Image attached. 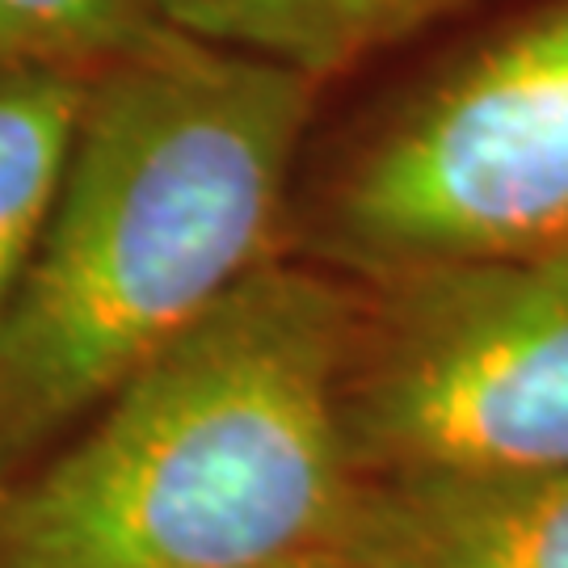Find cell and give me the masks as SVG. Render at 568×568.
<instances>
[{
	"mask_svg": "<svg viewBox=\"0 0 568 568\" xmlns=\"http://www.w3.org/2000/svg\"><path fill=\"white\" fill-rule=\"evenodd\" d=\"M316 81L169 30L93 72L72 164L0 312V471L274 262Z\"/></svg>",
	"mask_w": 568,
	"mask_h": 568,
	"instance_id": "cell-1",
	"label": "cell"
},
{
	"mask_svg": "<svg viewBox=\"0 0 568 568\" xmlns=\"http://www.w3.org/2000/svg\"><path fill=\"white\" fill-rule=\"evenodd\" d=\"M354 283L283 257L164 345L84 434L0 485V568H270L337 548Z\"/></svg>",
	"mask_w": 568,
	"mask_h": 568,
	"instance_id": "cell-2",
	"label": "cell"
},
{
	"mask_svg": "<svg viewBox=\"0 0 568 568\" xmlns=\"http://www.w3.org/2000/svg\"><path fill=\"white\" fill-rule=\"evenodd\" d=\"M568 248V0L497 30L333 173L316 253L349 278Z\"/></svg>",
	"mask_w": 568,
	"mask_h": 568,
	"instance_id": "cell-3",
	"label": "cell"
},
{
	"mask_svg": "<svg viewBox=\"0 0 568 568\" xmlns=\"http://www.w3.org/2000/svg\"><path fill=\"white\" fill-rule=\"evenodd\" d=\"M342 426L358 476L568 467V248L354 283Z\"/></svg>",
	"mask_w": 568,
	"mask_h": 568,
	"instance_id": "cell-4",
	"label": "cell"
},
{
	"mask_svg": "<svg viewBox=\"0 0 568 568\" xmlns=\"http://www.w3.org/2000/svg\"><path fill=\"white\" fill-rule=\"evenodd\" d=\"M333 551L363 568H568V467L363 476Z\"/></svg>",
	"mask_w": 568,
	"mask_h": 568,
	"instance_id": "cell-5",
	"label": "cell"
},
{
	"mask_svg": "<svg viewBox=\"0 0 568 568\" xmlns=\"http://www.w3.org/2000/svg\"><path fill=\"white\" fill-rule=\"evenodd\" d=\"M459 4L467 0H173L164 18L194 39L262 55L321 84Z\"/></svg>",
	"mask_w": 568,
	"mask_h": 568,
	"instance_id": "cell-6",
	"label": "cell"
},
{
	"mask_svg": "<svg viewBox=\"0 0 568 568\" xmlns=\"http://www.w3.org/2000/svg\"><path fill=\"white\" fill-rule=\"evenodd\" d=\"M93 72L0 60V312L9 307L72 164Z\"/></svg>",
	"mask_w": 568,
	"mask_h": 568,
	"instance_id": "cell-7",
	"label": "cell"
},
{
	"mask_svg": "<svg viewBox=\"0 0 568 568\" xmlns=\"http://www.w3.org/2000/svg\"><path fill=\"white\" fill-rule=\"evenodd\" d=\"M169 30L161 0H0V60L102 72Z\"/></svg>",
	"mask_w": 568,
	"mask_h": 568,
	"instance_id": "cell-8",
	"label": "cell"
},
{
	"mask_svg": "<svg viewBox=\"0 0 568 568\" xmlns=\"http://www.w3.org/2000/svg\"><path fill=\"white\" fill-rule=\"evenodd\" d=\"M270 568H363L358 560H349L342 551H307V556H295V560H278V565Z\"/></svg>",
	"mask_w": 568,
	"mask_h": 568,
	"instance_id": "cell-9",
	"label": "cell"
},
{
	"mask_svg": "<svg viewBox=\"0 0 568 568\" xmlns=\"http://www.w3.org/2000/svg\"><path fill=\"white\" fill-rule=\"evenodd\" d=\"M169 4H173V0H161V9H164V13H169Z\"/></svg>",
	"mask_w": 568,
	"mask_h": 568,
	"instance_id": "cell-10",
	"label": "cell"
}]
</instances>
